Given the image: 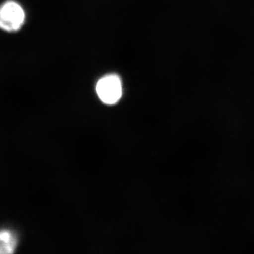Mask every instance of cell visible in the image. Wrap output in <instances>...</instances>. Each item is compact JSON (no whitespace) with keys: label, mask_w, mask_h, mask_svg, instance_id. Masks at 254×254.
Here are the masks:
<instances>
[{"label":"cell","mask_w":254,"mask_h":254,"mask_svg":"<svg viewBox=\"0 0 254 254\" xmlns=\"http://www.w3.org/2000/svg\"><path fill=\"white\" fill-rule=\"evenodd\" d=\"M24 10L16 1L9 0L0 6V28L8 33L21 29L25 22Z\"/></svg>","instance_id":"1"},{"label":"cell","mask_w":254,"mask_h":254,"mask_svg":"<svg viewBox=\"0 0 254 254\" xmlns=\"http://www.w3.org/2000/svg\"><path fill=\"white\" fill-rule=\"evenodd\" d=\"M96 91L102 101L114 104L121 98L123 88L120 78L117 75H108L97 83Z\"/></svg>","instance_id":"2"},{"label":"cell","mask_w":254,"mask_h":254,"mask_svg":"<svg viewBox=\"0 0 254 254\" xmlns=\"http://www.w3.org/2000/svg\"><path fill=\"white\" fill-rule=\"evenodd\" d=\"M18 246V238L15 232L7 228L0 230V254L14 253Z\"/></svg>","instance_id":"3"}]
</instances>
